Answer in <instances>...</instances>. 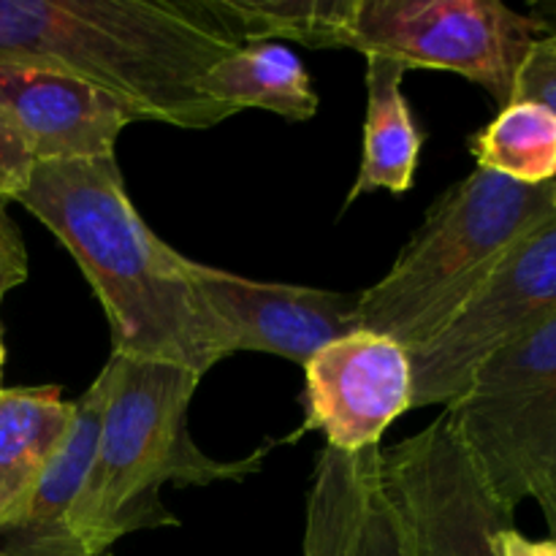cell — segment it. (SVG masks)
Instances as JSON below:
<instances>
[{
  "mask_svg": "<svg viewBox=\"0 0 556 556\" xmlns=\"http://www.w3.org/2000/svg\"><path fill=\"white\" fill-rule=\"evenodd\" d=\"M58 237L101 302L114 356L182 367L204 378L231 356L226 334L130 201L117 157L36 163L16 199Z\"/></svg>",
  "mask_w": 556,
  "mask_h": 556,
  "instance_id": "6da1fadb",
  "label": "cell"
},
{
  "mask_svg": "<svg viewBox=\"0 0 556 556\" xmlns=\"http://www.w3.org/2000/svg\"><path fill=\"white\" fill-rule=\"evenodd\" d=\"M237 47L201 0H0V63L63 71L182 130L233 117L204 76Z\"/></svg>",
  "mask_w": 556,
  "mask_h": 556,
  "instance_id": "7a4b0ae2",
  "label": "cell"
},
{
  "mask_svg": "<svg viewBox=\"0 0 556 556\" xmlns=\"http://www.w3.org/2000/svg\"><path fill=\"white\" fill-rule=\"evenodd\" d=\"M106 402L90 472L68 527L87 554L112 556L114 543L139 530L177 527L161 503L166 483L210 486L253 478L266 448L244 459H215L190 438L188 413L199 375L182 367L114 356L103 367Z\"/></svg>",
  "mask_w": 556,
  "mask_h": 556,
  "instance_id": "3957f363",
  "label": "cell"
},
{
  "mask_svg": "<svg viewBox=\"0 0 556 556\" xmlns=\"http://www.w3.org/2000/svg\"><path fill=\"white\" fill-rule=\"evenodd\" d=\"M556 217V179L521 185L476 168L445 190L407 239L400 258L356 296L353 329L378 331L407 353L434 340L505 255Z\"/></svg>",
  "mask_w": 556,
  "mask_h": 556,
  "instance_id": "277c9868",
  "label": "cell"
},
{
  "mask_svg": "<svg viewBox=\"0 0 556 556\" xmlns=\"http://www.w3.org/2000/svg\"><path fill=\"white\" fill-rule=\"evenodd\" d=\"M546 33V16L521 14L500 0H356L348 49L407 71L459 74L503 109L514 101L532 43Z\"/></svg>",
  "mask_w": 556,
  "mask_h": 556,
  "instance_id": "5b68a950",
  "label": "cell"
},
{
  "mask_svg": "<svg viewBox=\"0 0 556 556\" xmlns=\"http://www.w3.org/2000/svg\"><path fill=\"white\" fill-rule=\"evenodd\" d=\"M378 478L410 556H497L514 508L489 486L454 416L443 407L421 432L380 448Z\"/></svg>",
  "mask_w": 556,
  "mask_h": 556,
  "instance_id": "8992f818",
  "label": "cell"
},
{
  "mask_svg": "<svg viewBox=\"0 0 556 556\" xmlns=\"http://www.w3.org/2000/svg\"><path fill=\"white\" fill-rule=\"evenodd\" d=\"M556 313V217L527 233L467 307L413 362V410L459 400L500 345Z\"/></svg>",
  "mask_w": 556,
  "mask_h": 556,
  "instance_id": "52a82bcc",
  "label": "cell"
},
{
  "mask_svg": "<svg viewBox=\"0 0 556 556\" xmlns=\"http://www.w3.org/2000/svg\"><path fill=\"white\" fill-rule=\"evenodd\" d=\"M413 410L410 353L378 331L353 329L304 364V413L296 438L315 429L345 454L380 448L386 429Z\"/></svg>",
  "mask_w": 556,
  "mask_h": 556,
  "instance_id": "ba28073f",
  "label": "cell"
},
{
  "mask_svg": "<svg viewBox=\"0 0 556 556\" xmlns=\"http://www.w3.org/2000/svg\"><path fill=\"white\" fill-rule=\"evenodd\" d=\"M188 271L231 353H271L304 367L320 348L353 331L358 293L250 280L199 261H188Z\"/></svg>",
  "mask_w": 556,
  "mask_h": 556,
  "instance_id": "9c48e42d",
  "label": "cell"
},
{
  "mask_svg": "<svg viewBox=\"0 0 556 556\" xmlns=\"http://www.w3.org/2000/svg\"><path fill=\"white\" fill-rule=\"evenodd\" d=\"M0 106L36 163L114 157L119 134L139 123L119 98L63 71L0 63Z\"/></svg>",
  "mask_w": 556,
  "mask_h": 556,
  "instance_id": "30bf717a",
  "label": "cell"
},
{
  "mask_svg": "<svg viewBox=\"0 0 556 556\" xmlns=\"http://www.w3.org/2000/svg\"><path fill=\"white\" fill-rule=\"evenodd\" d=\"M103 402L106 375L101 369L90 389L74 400L68 434L38 478L25 508L11 525L0 527V556H92L71 532L68 516L90 472Z\"/></svg>",
  "mask_w": 556,
  "mask_h": 556,
  "instance_id": "8fae6325",
  "label": "cell"
},
{
  "mask_svg": "<svg viewBox=\"0 0 556 556\" xmlns=\"http://www.w3.org/2000/svg\"><path fill=\"white\" fill-rule=\"evenodd\" d=\"M454 416L489 486L508 508L556 489V383L516 410L478 416L445 407Z\"/></svg>",
  "mask_w": 556,
  "mask_h": 556,
  "instance_id": "7c38bea8",
  "label": "cell"
},
{
  "mask_svg": "<svg viewBox=\"0 0 556 556\" xmlns=\"http://www.w3.org/2000/svg\"><path fill=\"white\" fill-rule=\"evenodd\" d=\"M367 117H364L362 163L342 210L375 190L402 195L416 182L424 134L402 92L407 68L386 58H364Z\"/></svg>",
  "mask_w": 556,
  "mask_h": 556,
  "instance_id": "4fadbf2b",
  "label": "cell"
},
{
  "mask_svg": "<svg viewBox=\"0 0 556 556\" xmlns=\"http://www.w3.org/2000/svg\"><path fill=\"white\" fill-rule=\"evenodd\" d=\"M74 421V402L58 386L3 389L0 394V527L25 508Z\"/></svg>",
  "mask_w": 556,
  "mask_h": 556,
  "instance_id": "5bb4252c",
  "label": "cell"
},
{
  "mask_svg": "<svg viewBox=\"0 0 556 556\" xmlns=\"http://www.w3.org/2000/svg\"><path fill=\"white\" fill-rule=\"evenodd\" d=\"M204 92L233 114L261 109L293 123L313 119L320 106L302 58L286 43H239L206 71Z\"/></svg>",
  "mask_w": 556,
  "mask_h": 556,
  "instance_id": "9a60e30c",
  "label": "cell"
},
{
  "mask_svg": "<svg viewBox=\"0 0 556 556\" xmlns=\"http://www.w3.org/2000/svg\"><path fill=\"white\" fill-rule=\"evenodd\" d=\"M380 448L345 454L324 445L304 516V556H353Z\"/></svg>",
  "mask_w": 556,
  "mask_h": 556,
  "instance_id": "2e32d148",
  "label": "cell"
},
{
  "mask_svg": "<svg viewBox=\"0 0 556 556\" xmlns=\"http://www.w3.org/2000/svg\"><path fill=\"white\" fill-rule=\"evenodd\" d=\"M556 383V313L527 326L472 372L465 394L448 407L459 413L497 416L516 410Z\"/></svg>",
  "mask_w": 556,
  "mask_h": 556,
  "instance_id": "e0dca14e",
  "label": "cell"
},
{
  "mask_svg": "<svg viewBox=\"0 0 556 556\" xmlns=\"http://www.w3.org/2000/svg\"><path fill=\"white\" fill-rule=\"evenodd\" d=\"M239 43L348 49L356 0H201Z\"/></svg>",
  "mask_w": 556,
  "mask_h": 556,
  "instance_id": "ac0fdd59",
  "label": "cell"
},
{
  "mask_svg": "<svg viewBox=\"0 0 556 556\" xmlns=\"http://www.w3.org/2000/svg\"><path fill=\"white\" fill-rule=\"evenodd\" d=\"M478 168L521 185L556 179V114L532 101H510L470 141Z\"/></svg>",
  "mask_w": 556,
  "mask_h": 556,
  "instance_id": "d6986e66",
  "label": "cell"
},
{
  "mask_svg": "<svg viewBox=\"0 0 556 556\" xmlns=\"http://www.w3.org/2000/svg\"><path fill=\"white\" fill-rule=\"evenodd\" d=\"M353 556H410L405 530H402L394 508H391L383 489H380L378 470H375L372 486H369L362 532H358L356 554Z\"/></svg>",
  "mask_w": 556,
  "mask_h": 556,
  "instance_id": "ffe728a7",
  "label": "cell"
},
{
  "mask_svg": "<svg viewBox=\"0 0 556 556\" xmlns=\"http://www.w3.org/2000/svg\"><path fill=\"white\" fill-rule=\"evenodd\" d=\"M514 101H532L556 114V30L532 43L516 79Z\"/></svg>",
  "mask_w": 556,
  "mask_h": 556,
  "instance_id": "44dd1931",
  "label": "cell"
},
{
  "mask_svg": "<svg viewBox=\"0 0 556 556\" xmlns=\"http://www.w3.org/2000/svg\"><path fill=\"white\" fill-rule=\"evenodd\" d=\"M36 157L14 119L0 106V201H16L27 188Z\"/></svg>",
  "mask_w": 556,
  "mask_h": 556,
  "instance_id": "7402d4cb",
  "label": "cell"
},
{
  "mask_svg": "<svg viewBox=\"0 0 556 556\" xmlns=\"http://www.w3.org/2000/svg\"><path fill=\"white\" fill-rule=\"evenodd\" d=\"M27 280V248L22 242L20 226L9 217L0 201V299Z\"/></svg>",
  "mask_w": 556,
  "mask_h": 556,
  "instance_id": "603a6c76",
  "label": "cell"
},
{
  "mask_svg": "<svg viewBox=\"0 0 556 556\" xmlns=\"http://www.w3.org/2000/svg\"><path fill=\"white\" fill-rule=\"evenodd\" d=\"M497 556H556V538L532 541L516 530V525H508L497 535Z\"/></svg>",
  "mask_w": 556,
  "mask_h": 556,
  "instance_id": "cb8c5ba5",
  "label": "cell"
},
{
  "mask_svg": "<svg viewBox=\"0 0 556 556\" xmlns=\"http://www.w3.org/2000/svg\"><path fill=\"white\" fill-rule=\"evenodd\" d=\"M535 503L541 505L543 519L548 525V535L556 538V489H543L541 494H535Z\"/></svg>",
  "mask_w": 556,
  "mask_h": 556,
  "instance_id": "d4e9b609",
  "label": "cell"
},
{
  "mask_svg": "<svg viewBox=\"0 0 556 556\" xmlns=\"http://www.w3.org/2000/svg\"><path fill=\"white\" fill-rule=\"evenodd\" d=\"M3 362H5V348H3V337H0V378H3ZM0 394H3V383H0Z\"/></svg>",
  "mask_w": 556,
  "mask_h": 556,
  "instance_id": "484cf974",
  "label": "cell"
},
{
  "mask_svg": "<svg viewBox=\"0 0 556 556\" xmlns=\"http://www.w3.org/2000/svg\"><path fill=\"white\" fill-rule=\"evenodd\" d=\"M556 11V9H554ZM552 30H556V22H554V25H552Z\"/></svg>",
  "mask_w": 556,
  "mask_h": 556,
  "instance_id": "4316f807",
  "label": "cell"
}]
</instances>
